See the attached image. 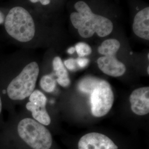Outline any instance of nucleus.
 Here are the masks:
<instances>
[{"label": "nucleus", "instance_id": "obj_1", "mask_svg": "<svg viewBox=\"0 0 149 149\" xmlns=\"http://www.w3.org/2000/svg\"><path fill=\"white\" fill-rule=\"evenodd\" d=\"M53 144L48 128L16 111L8 114L0 130V149H51Z\"/></svg>", "mask_w": 149, "mask_h": 149}, {"label": "nucleus", "instance_id": "obj_22", "mask_svg": "<svg viewBox=\"0 0 149 149\" xmlns=\"http://www.w3.org/2000/svg\"><path fill=\"white\" fill-rule=\"evenodd\" d=\"M147 71H148V74H149V66L148 67V69H147Z\"/></svg>", "mask_w": 149, "mask_h": 149}, {"label": "nucleus", "instance_id": "obj_10", "mask_svg": "<svg viewBox=\"0 0 149 149\" xmlns=\"http://www.w3.org/2000/svg\"><path fill=\"white\" fill-rule=\"evenodd\" d=\"M134 33L139 38L149 39V7L139 11L135 15L133 24Z\"/></svg>", "mask_w": 149, "mask_h": 149}, {"label": "nucleus", "instance_id": "obj_20", "mask_svg": "<svg viewBox=\"0 0 149 149\" xmlns=\"http://www.w3.org/2000/svg\"><path fill=\"white\" fill-rule=\"evenodd\" d=\"M75 48L74 47H71L69 48L68 50V53L70 54H73L75 52Z\"/></svg>", "mask_w": 149, "mask_h": 149}, {"label": "nucleus", "instance_id": "obj_3", "mask_svg": "<svg viewBox=\"0 0 149 149\" xmlns=\"http://www.w3.org/2000/svg\"><path fill=\"white\" fill-rule=\"evenodd\" d=\"M77 12H72L70 19L73 26L81 37H92L96 33L100 37H104L112 33V22L104 16L95 14L88 5L84 1H78L74 4Z\"/></svg>", "mask_w": 149, "mask_h": 149}, {"label": "nucleus", "instance_id": "obj_21", "mask_svg": "<svg viewBox=\"0 0 149 149\" xmlns=\"http://www.w3.org/2000/svg\"><path fill=\"white\" fill-rule=\"evenodd\" d=\"M4 22V16L3 13L0 11V24L3 23Z\"/></svg>", "mask_w": 149, "mask_h": 149}, {"label": "nucleus", "instance_id": "obj_16", "mask_svg": "<svg viewBox=\"0 0 149 149\" xmlns=\"http://www.w3.org/2000/svg\"><path fill=\"white\" fill-rule=\"evenodd\" d=\"M64 65L65 68H66L70 71H75L79 69L76 62V60L72 58H70L65 60Z\"/></svg>", "mask_w": 149, "mask_h": 149}, {"label": "nucleus", "instance_id": "obj_11", "mask_svg": "<svg viewBox=\"0 0 149 149\" xmlns=\"http://www.w3.org/2000/svg\"><path fill=\"white\" fill-rule=\"evenodd\" d=\"M52 65L53 72L52 73L55 77L56 82L63 87L69 86L71 82L69 74L60 57L55 56L53 60Z\"/></svg>", "mask_w": 149, "mask_h": 149}, {"label": "nucleus", "instance_id": "obj_8", "mask_svg": "<svg viewBox=\"0 0 149 149\" xmlns=\"http://www.w3.org/2000/svg\"><path fill=\"white\" fill-rule=\"evenodd\" d=\"M132 112L138 116L149 113V87H143L134 90L129 97Z\"/></svg>", "mask_w": 149, "mask_h": 149}, {"label": "nucleus", "instance_id": "obj_14", "mask_svg": "<svg viewBox=\"0 0 149 149\" xmlns=\"http://www.w3.org/2000/svg\"><path fill=\"white\" fill-rule=\"evenodd\" d=\"M101 80L100 79L92 76L84 77L80 81L79 84V89L84 93H91Z\"/></svg>", "mask_w": 149, "mask_h": 149}, {"label": "nucleus", "instance_id": "obj_7", "mask_svg": "<svg viewBox=\"0 0 149 149\" xmlns=\"http://www.w3.org/2000/svg\"><path fill=\"white\" fill-rule=\"evenodd\" d=\"M112 139L103 134L90 133L82 136L78 143V149H118Z\"/></svg>", "mask_w": 149, "mask_h": 149}, {"label": "nucleus", "instance_id": "obj_13", "mask_svg": "<svg viewBox=\"0 0 149 149\" xmlns=\"http://www.w3.org/2000/svg\"><path fill=\"white\" fill-rule=\"evenodd\" d=\"M56 80L52 73L42 76L39 80V86L45 92H53L56 86Z\"/></svg>", "mask_w": 149, "mask_h": 149}, {"label": "nucleus", "instance_id": "obj_17", "mask_svg": "<svg viewBox=\"0 0 149 149\" xmlns=\"http://www.w3.org/2000/svg\"><path fill=\"white\" fill-rule=\"evenodd\" d=\"M5 110V109L4 107V104L0 92V130L4 127L5 124L6 120H5L4 117Z\"/></svg>", "mask_w": 149, "mask_h": 149}, {"label": "nucleus", "instance_id": "obj_12", "mask_svg": "<svg viewBox=\"0 0 149 149\" xmlns=\"http://www.w3.org/2000/svg\"><path fill=\"white\" fill-rule=\"evenodd\" d=\"M120 47V43L115 39H109L104 40L98 48V52L104 55H116Z\"/></svg>", "mask_w": 149, "mask_h": 149}, {"label": "nucleus", "instance_id": "obj_4", "mask_svg": "<svg viewBox=\"0 0 149 149\" xmlns=\"http://www.w3.org/2000/svg\"><path fill=\"white\" fill-rule=\"evenodd\" d=\"M5 27L9 36L21 43L32 40L36 33L32 16L21 7H13L9 11L6 17Z\"/></svg>", "mask_w": 149, "mask_h": 149}, {"label": "nucleus", "instance_id": "obj_18", "mask_svg": "<svg viewBox=\"0 0 149 149\" xmlns=\"http://www.w3.org/2000/svg\"><path fill=\"white\" fill-rule=\"evenodd\" d=\"M76 60L79 68H85L90 63V60L87 58H86L85 57H83V58L79 57Z\"/></svg>", "mask_w": 149, "mask_h": 149}, {"label": "nucleus", "instance_id": "obj_2", "mask_svg": "<svg viewBox=\"0 0 149 149\" xmlns=\"http://www.w3.org/2000/svg\"><path fill=\"white\" fill-rule=\"evenodd\" d=\"M40 72L39 65L32 61L20 71L0 74V92L6 111L11 113L36 90Z\"/></svg>", "mask_w": 149, "mask_h": 149}, {"label": "nucleus", "instance_id": "obj_19", "mask_svg": "<svg viewBox=\"0 0 149 149\" xmlns=\"http://www.w3.org/2000/svg\"><path fill=\"white\" fill-rule=\"evenodd\" d=\"M32 3H37L40 2L43 5H48L50 3V0H29Z\"/></svg>", "mask_w": 149, "mask_h": 149}, {"label": "nucleus", "instance_id": "obj_9", "mask_svg": "<svg viewBox=\"0 0 149 149\" xmlns=\"http://www.w3.org/2000/svg\"><path fill=\"white\" fill-rule=\"evenodd\" d=\"M98 68L104 74L118 77L122 76L126 71V66L119 61L116 55H107L99 58L97 60Z\"/></svg>", "mask_w": 149, "mask_h": 149}, {"label": "nucleus", "instance_id": "obj_5", "mask_svg": "<svg viewBox=\"0 0 149 149\" xmlns=\"http://www.w3.org/2000/svg\"><path fill=\"white\" fill-rule=\"evenodd\" d=\"M114 95L110 84L101 80L90 93L91 113L96 118L104 117L112 109Z\"/></svg>", "mask_w": 149, "mask_h": 149}, {"label": "nucleus", "instance_id": "obj_15", "mask_svg": "<svg viewBox=\"0 0 149 149\" xmlns=\"http://www.w3.org/2000/svg\"><path fill=\"white\" fill-rule=\"evenodd\" d=\"M74 48L75 51L78 54L79 56L81 58L88 56L92 53V49L90 46L88 44L84 42H80L76 44Z\"/></svg>", "mask_w": 149, "mask_h": 149}, {"label": "nucleus", "instance_id": "obj_6", "mask_svg": "<svg viewBox=\"0 0 149 149\" xmlns=\"http://www.w3.org/2000/svg\"><path fill=\"white\" fill-rule=\"evenodd\" d=\"M47 98L39 90H35L28 97L26 103V110L31 113L33 119L44 126L49 125L52 123L50 116L47 109Z\"/></svg>", "mask_w": 149, "mask_h": 149}]
</instances>
